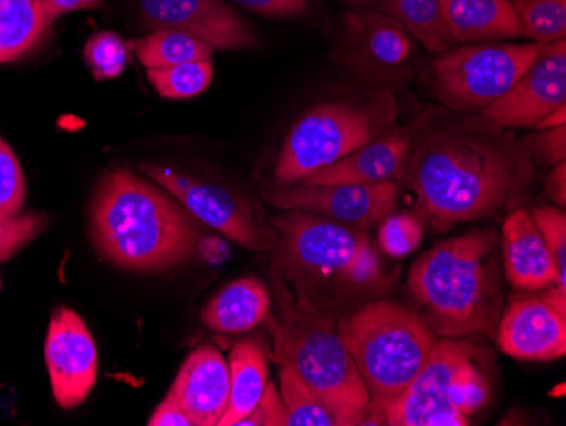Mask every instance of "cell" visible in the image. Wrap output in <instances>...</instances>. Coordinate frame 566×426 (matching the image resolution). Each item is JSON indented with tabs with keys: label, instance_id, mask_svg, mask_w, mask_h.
<instances>
[{
	"label": "cell",
	"instance_id": "83f0119b",
	"mask_svg": "<svg viewBox=\"0 0 566 426\" xmlns=\"http://www.w3.org/2000/svg\"><path fill=\"white\" fill-rule=\"evenodd\" d=\"M84 56L97 81H109L119 77L124 72L129 52L126 41L119 34L114 31H98L85 44Z\"/></svg>",
	"mask_w": 566,
	"mask_h": 426
},
{
	"label": "cell",
	"instance_id": "277c9868",
	"mask_svg": "<svg viewBox=\"0 0 566 426\" xmlns=\"http://www.w3.org/2000/svg\"><path fill=\"white\" fill-rule=\"evenodd\" d=\"M279 231L275 262L311 304L329 289L338 299L368 294L380 285V257L361 228L324 216L287 211L270 219Z\"/></svg>",
	"mask_w": 566,
	"mask_h": 426
},
{
	"label": "cell",
	"instance_id": "2e32d148",
	"mask_svg": "<svg viewBox=\"0 0 566 426\" xmlns=\"http://www.w3.org/2000/svg\"><path fill=\"white\" fill-rule=\"evenodd\" d=\"M229 364L214 346H199L186 359L170 394L196 426H219L229 405Z\"/></svg>",
	"mask_w": 566,
	"mask_h": 426
},
{
	"label": "cell",
	"instance_id": "52a82bcc",
	"mask_svg": "<svg viewBox=\"0 0 566 426\" xmlns=\"http://www.w3.org/2000/svg\"><path fill=\"white\" fill-rule=\"evenodd\" d=\"M485 352L438 339L424 367L384 413L390 426H469L491 397Z\"/></svg>",
	"mask_w": 566,
	"mask_h": 426
},
{
	"label": "cell",
	"instance_id": "d6a6232c",
	"mask_svg": "<svg viewBox=\"0 0 566 426\" xmlns=\"http://www.w3.org/2000/svg\"><path fill=\"white\" fill-rule=\"evenodd\" d=\"M46 227V216L36 212L0 218V262L14 257L21 248L40 237Z\"/></svg>",
	"mask_w": 566,
	"mask_h": 426
},
{
	"label": "cell",
	"instance_id": "8fae6325",
	"mask_svg": "<svg viewBox=\"0 0 566 426\" xmlns=\"http://www.w3.org/2000/svg\"><path fill=\"white\" fill-rule=\"evenodd\" d=\"M266 202L283 211H304L324 216L349 227H375L396 211L397 183L334 184V186L263 187Z\"/></svg>",
	"mask_w": 566,
	"mask_h": 426
},
{
	"label": "cell",
	"instance_id": "d590c367",
	"mask_svg": "<svg viewBox=\"0 0 566 426\" xmlns=\"http://www.w3.org/2000/svg\"><path fill=\"white\" fill-rule=\"evenodd\" d=\"M542 133L543 135L534 143L536 152H539V155L549 164H558V162L565 160L566 126H558V128L546 129Z\"/></svg>",
	"mask_w": 566,
	"mask_h": 426
},
{
	"label": "cell",
	"instance_id": "30bf717a",
	"mask_svg": "<svg viewBox=\"0 0 566 426\" xmlns=\"http://www.w3.org/2000/svg\"><path fill=\"white\" fill-rule=\"evenodd\" d=\"M143 174L177 197L203 225L251 252H275L279 235L260 227L247 200L218 184L203 183L161 165L143 164Z\"/></svg>",
	"mask_w": 566,
	"mask_h": 426
},
{
	"label": "cell",
	"instance_id": "f546056e",
	"mask_svg": "<svg viewBox=\"0 0 566 426\" xmlns=\"http://www.w3.org/2000/svg\"><path fill=\"white\" fill-rule=\"evenodd\" d=\"M556 267V288L566 292V215L563 209L546 206L531 212Z\"/></svg>",
	"mask_w": 566,
	"mask_h": 426
},
{
	"label": "cell",
	"instance_id": "d4e9b609",
	"mask_svg": "<svg viewBox=\"0 0 566 426\" xmlns=\"http://www.w3.org/2000/svg\"><path fill=\"white\" fill-rule=\"evenodd\" d=\"M136 55L146 70L167 69L182 63L211 60L214 48L177 30H157L136 41Z\"/></svg>",
	"mask_w": 566,
	"mask_h": 426
},
{
	"label": "cell",
	"instance_id": "ba28073f",
	"mask_svg": "<svg viewBox=\"0 0 566 426\" xmlns=\"http://www.w3.org/2000/svg\"><path fill=\"white\" fill-rule=\"evenodd\" d=\"M396 120V103L380 94L365 104H321L308 110L289 133L275 168V186H294L380 136Z\"/></svg>",
	"mask_w": 566,
	"mask_h": 426
},
{
	"label": "cell",
	"instance_id": "4dcf8cb0",
	"mask_svg": "<svg viewBox=\"0 0 566 426\" xmlns=\"http://www.w3.org/2000/svg\"><path fill=\"white\" fill-rule=\"evenodd\" d=\"M371 56L384 65L396 66L406 62L415 50L410 34L399 22L375 21L368 34Z\"/></svg>",
	"mask_w": 566,
	"mask_h": 426
},
{
	"label": "cell",
	"instance_id": "9a60e30c",
	"mask_svg": "<svg viewBox=\"0 0 566 426\" xmlns=\"http://www.w3.org/2000/svg\"><path fill=\"white\" fill-rule=\"evenodd\" d=\"M143 21L155 30H177L214 50H247L259 44L250 24L222 0H138Z\"/></svg>",
	"mask_w": 566,
	"mask_h": 426
},
{
	"label": "cell",
	"instance_id": "5bb4252c",
	"mask_svg": "<svg viewBox=\"0 0 566 426\" xmlns=\"http://www.w3.org/2000/svg\"><path fill=\"white\" fill-rule=\"evenodd\" d=\"M44 357L56 403L63 409L81 406L97 383L98 355L87 324L75 311L59 308L51 314Z\"/></svg>",
	"mask_w": 566,
	"mask_h": 426
},
{
	"label": "cell",
	"instance_id": "3957f363",
	"mask_svg": "<svg viewBox=\"0 0 566 426\" xmlns=\"http://www.w3.org/2000/svg\"><path fill=\"white\" fill-rule=\"evenodd\" d=\"M416 313L440 339L495 336L502 314L501 235L473 230L434 245L410 267Z\"/></svg>",
	"mask_w": 566,
	"mask_h": 426
},
{
	"label": "cell",
	"instance_id": "4316f807",
	"mask_svg": "<svg viewBox=\"0 0 566 426\" xmlns=\"http://www.w3.org/2000/svg\"><path fill=\"white\" fill-rule=\"evenodd\" d=\"M148 79L158 94L167 98H192L208 91L214 79L212 60L182 63L167 69L148 70Z\"/></svg>",
	"mask_w": 566,
	"mask_h": 426
},
{
	"label": "cell",
	"instance_id": "7a4b0ae2",
	"mask_svg": "<svg viewBox=\"0 0 566 426\" xmlns=\"http://www.w3.org/2000/svg\"><path fill=\"white\" fill-rule=\"evenodd\" d=\"M91 233L120 269L164 272L196 257L200 227L184 206L132 170L106 172L92 197Z\"/></svg>",
	"mask_w": 566,
	"mask_h": 426
},
{
	"label": "cell",
	"instance_id": "9c48e42d",
	"mask_svg": "<svg viewBox=\"0 0 566 426\" xmlns=\"http://www.w3.org/2000/svg\"><path fill=\"white\" fill-rule=\"evenodd\" d=\"M542 46L473 43L448 50L432 63V94L451 110H485L516 84Z\"/></svg>",
	"mask_w": 566,
	"mask_h": 426
},
{
	"label": "cell",
	"instance_id": "6da1fadb",
	"mask_svg": "<svg viewBox=\"0 0 566 426\" xmlns=\"http://www.w3.org/2000/svg\"><path fill=\"white\" fill-rule=\"evenodd\" d=\"M533 177L531 155L511 129L450 123L409 149L402 179L438 233L497 215Z\"/></svg>",
	"mask_w": 566,
	"mask_h": 426
},
{
	"label": "cell",
	"instance_id": "d6986e66",
	"mask_svg": "<svg viewBox=\"0 0 566 426\" xmlns=\"http://www.w3.org/2000/svg\"><path fill=\"white\" fill-rule=\"evenodd\" d=\"M279 367L280 396L287 413V426L384 425L371 409H356L326 399L311 389L289 365Z\"/></svg>",
	"mask_w": 566,
	"mask_h": 426
},
{
	"label": "cell",
	"instance_id": "8d00e7d4",
	"mask_svg": "<svg viewBox=\"0 0 566 426\" xmlns=\"http://www.w3.org/2000/svg\"><path fill=\"white\" fill-rule=\"evenodd\" d=\"M149 426H196L186 409L168 393L164 403L155 409L148 422Z\"/></svg>",
	"mask_w": 566,
	"mask_h": 426
},
{
	"label": "cell",
	"instance_id": "5b68a950",
	"mask_svg": "<svg viewBox=\"0 0 566 426\" xmlns=\"http://www.w3.org/2000/svg\"><path fill=\"white\" fill-rule=\"evenodd\" d=\"M272 276L279 313H269L263 323L273 340V362L289 365L311 389L326 399L356 409H371L367 386L333 316L301 301L295 303L276 262Z\"/></svg>",
	"mask_w": 566,
	"mask_h": 426
},
{
	"label": "cell",
	"instance_id": "7402d4cb",
	"mask_svg": "<svg viewBox=\"0 0 566 426\" xmlns=\"http://www.w3.org/2000/svg\"><path fill=\"white\" fill-rule=\"evenodd\" d=\"M229 375L231 391L229 405L219 426H234L241 418L250 415L269 386V362L259 343H238L229 355Z\"/></svg>",
	"mask_w": 566,
	"mask_h": 426
},
{
	"label": "cell",
	"instance_id": "ac0fdd59",
	"mask_svg": "<svg viewBox=\"0 0 566 426\" xmlns=\"http://www.w3.org/2000/svg\"><path fill=\"white\" fill-rule=\"evenodd\" d=\"M501 250L505 276L514 288L539 291L556 285L552 253L531 212L517 209L505 218Z\"/></svg>",
	"mask_w": 566,
	"mask_h": 426
},
{
	"label": "cell",
	"instance_id": "f35d334b",
	"mask_svg": "<svg viewBox=\"0 0 566 426\" xmlns=\"http://www.w3.org/2000/svg\"><path fill=\"white\" fill-rule=\"evenodd\" d=\"M546 187H548L549 196L555 200L556 206H565L566 205V165L565 160L558 162L555 164V168H553L552 174H549L548 183H546Z\"/></svg>",
	"mask_w": 566,
	"mask_h": 426
},
{
	"label": "cell",
	"instance_id": "603a6c76",
	"mask_svg": "<svg viewBox=\"0 0 566 426\" xmlns=\"http://www.w3.org/2000/svg\"><path fill=\"white\" fill-rule=\"evenodd\" d=\"M51 24L43 0H0V63L34 50Z\"/></svg>",
	"mask_w": 566,
	"mask_h": 426
},
{
	"label": "cell",
	"instance_id": "7c38bea8",
	"mask_svg": "<svg viewBox=\"0 0 566 426\" xmlns=\"http://www.w3.org/2000/svg\"><path fill=\"white\" fill-rule=\"evenodd\" d=\"M499 349L520 361L546 362L566 354V292L556 285L512 301L497 324Z\"/></svg>",
	"mask_w": 566,
	"mask_h": 426
},
{
	"label": "cell",
	"instance_id": "ab89813d",
	"mask_svg": "<svg viewBox=\"0 0 566 426\" xmlns=\"http://www.w3.org/2000/svg\"><path fill=\"white\" fill-rule=\"evenodd\" d=\"M566 124V104L556 107L552 113L546 114L543 120L537 121L534 128L537 132H546V129L558 128V126H565Z\"/></svg>",
	"mask_w": 566,
	"mask_h": 426
},
{
	"label": "cell",
	"instance_id": "44dd1931",
	"mask_svg": "<svg viewBox=\"0 0 566 426\" xmlns=\"http://www.w3.org/2000/svg\"><path fill=\"white\" fill-rule=\"evenodd\" d=\"M272 295L256 278H243L226 285L203 308L202 321L221 333H243L259 326L269 316Z\"/></svg>",
	"mask_w": 566,
	"mask_h": 426
},
{
	"label": "cell",
	"instance_id": "cb8c5ba5",
	"mask_svg": "<svg viewBox=\"0 0 566 426\" xmlns=\"http://www.w3.org/2000/svg\"><path fill=\"white\" fill-rule=\"evenodd\" d=\"M385 14L392 15L410 37L429 52L444 53L454 41L444 21L441 0H384Z\"/></svg>",
	"mask_w": 566,
	"mask_h": 426
},
{
	"label": "cell",
	"instance_id": "484cf974",
	"mask_svg": "<svg viewBox=\"0 0 566 426\" xmlns=\"http://www.w3.org/2000/svg\"><path fill=\"white\" fill-rule=\"evenodd\" d=\"M520 19L523 37L534 43L565 40L566 0H509Z\"/></svg>",
	"mask_w": 566,
	"mask_h": 426
},
{
	"label": "cell",
	"instance_id": "1f68e13d",
	"mask_svg": "<svg viewBox=\"0 0 566 426\" xmlns=\"http://www.w3.org/2000/svg\"><path fill=\"white\" fill-rule=\"evenodd\" d=\"M25 199L21 164L11 146L0 138V218H14Z\"/></svg>",
	"mask_w": 566,
	"mask_h": 426
},
{
	"label": "cell",
	"instance_id": "4fadbf2b",
	"mask_svg": "<svg viewBox=\"0 0 566 426\" xmlns=\"http://www.w3.org/2000/svg\"><path fill=\"white\" fill-rule=\"evenodd\" d=\"M562 104H566L565 40L543 44L516 84L480 114L499 128H534Z\"/></svg>",
	"mask_w": 566,
	"mask_h": 426
},
{
	"label": "cell",
	"instance_id": "e575fe53",
	"mask_svg": "<svg viewBox=\"0 0 566 426\" xmlns=\"http://www.w3.org/2000/svg\"><path fill=\"white\" fill-rule=\"evenodd\" d=\"M234 2L265 18H298L307 12V0H234Z\"/></svg>",
	"mask_w": 566,
	"mask_h": 426
},
{
	"label": "cell",
	"instance_id": "836d02e7",
	"mask_svg": "<svg viewBox=\"0 0 566 426\" xmlns=\"http://www.w3.org/2000/svg\"><path fill=\"white\" fill-rule=\"evenodd\" d=\"M263 426V425H285L287 426V413L283 406L282 396L276 391L275 384L269 383L265 394L260 399L259 405L250 415L241 418L234 426Z\"/></svg>",
	"mask_w": 566,
	"mask_h": 426
},
{
	"label": "cell",
	"instance_id": "e0dca14e",
	"mask_svg": "<svg viewBox=\"0 0 566 426\" xmlns=\"http://www.w3.org/2000/svg\"><path fill=\"white\" fill-rule=\"evenodd\" d=\"M410 139L402 133L377 136L352 154L326 167L311 172L301 184L334 186V184H380L402 180L409 155Z\"/></svg>",
	"mask_w": 566,
	"mask_h": 426
},
{
	"label": "cell",
	"instance_id": "74e56055",
	"mask_svg": "<svg viewBox=\"0 0 566 426\" xmlns=\"http://www.w3.org/2000/svg\"><path fill=\"white\" fill-rule=\"evenodd\" d=\"M43 2L53 21L60 15L69 14V12L94 9L102 4V0H43Z\"/></svg>",
	"mask_w": 566,
	"mask_h": 426
},
{
	"label": "cell",
	"instance_id": "60d3db41",
	"mask_svg": "<svg viewBox=\"0 0 566 426\" xmlns=\"http://www.w3.org/2000/svg\"><path fill=\"white\" fill-rule=\"evenodd\" d=\"M0 285H2V281H0Z\"/></svg>",
	"mask_w": 566,
	"mask_h": 426
},
{
	"label": "cell",
	"instance_id": "ffe728a7",
	"mask_svg": "<svg viewBox=\"0 0 566 426\" xmlns=\"http://www.w3.org/2000/svg\"><path fill=\"white\" fill-rule=\"evenodd\" d=\"M444 21L454 43L511 40L523 37L509 0H441Z\"/></svg>",
	"mask_w": 566,
	"mask_h": 426
},
{
	"label": "cell",
	"instance_id": "8992f818",
	"mask_svg": "<svg viewBox=\"0 0 566 426\" xmlns=\"http://www.w3.org/2000/svg\"><path fill=\"white\" fill-rule=\"evenodd\" d=\"M338 332L385 425L384 413L416 380L440 336L415 310L392 301H375L343 318Z\"/></svg>",
	"mask_w": 566,
	"mask_h": 426
},
{
	"label": "cell",
	"instance_id": "f1b7e54d",
	"mask_svg": "<svg viewBox=\"0 0 566 426\" xmlns=\"http://www.w3.org/2000/svg\"><path fill=\"white\" fill-rule=\"evenodd\" d=\"M424 240V225L412 212L390 215L381 221L378 245L381 252L394 259H403L421 247Z\"/></svg>",
	"mask_w": 566,
	"mask_h": 426
}]
</instances>
